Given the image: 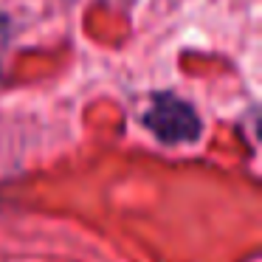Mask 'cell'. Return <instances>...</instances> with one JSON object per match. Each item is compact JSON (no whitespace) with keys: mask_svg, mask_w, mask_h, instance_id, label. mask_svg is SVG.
Instances as JSON below:
<instances>
[{"mask_svg":"<svg viewBox=\"0 0 262 262\" xmlns=\"http://www.w3.org/2000/svg\"><path fill=\"white\" fill-rule=\"evenodd\" d=\"M141 121L161 144H169V147L194 144L203 133V121H200L198 110L172 91L152 93Z\"/></svg>","mask_w":262,"mask_h":262,"instance_id":"6da1fadb","label":"cell"},{"mask_svg":"<svg viewBox=\"0 0 262 262\" xmlns=\"http://www.w3.org/2000/svg\"><path fill=\"white\" fill-rule=\"evenodd\" d=\"M9 37H12V26H9V17L0 14V59H3V51L9 48Z\"/></svg>","mask_w":262,"mask_h":262,"instance_id":"7a4b0ae2","label":"cell"}]
</instances>
